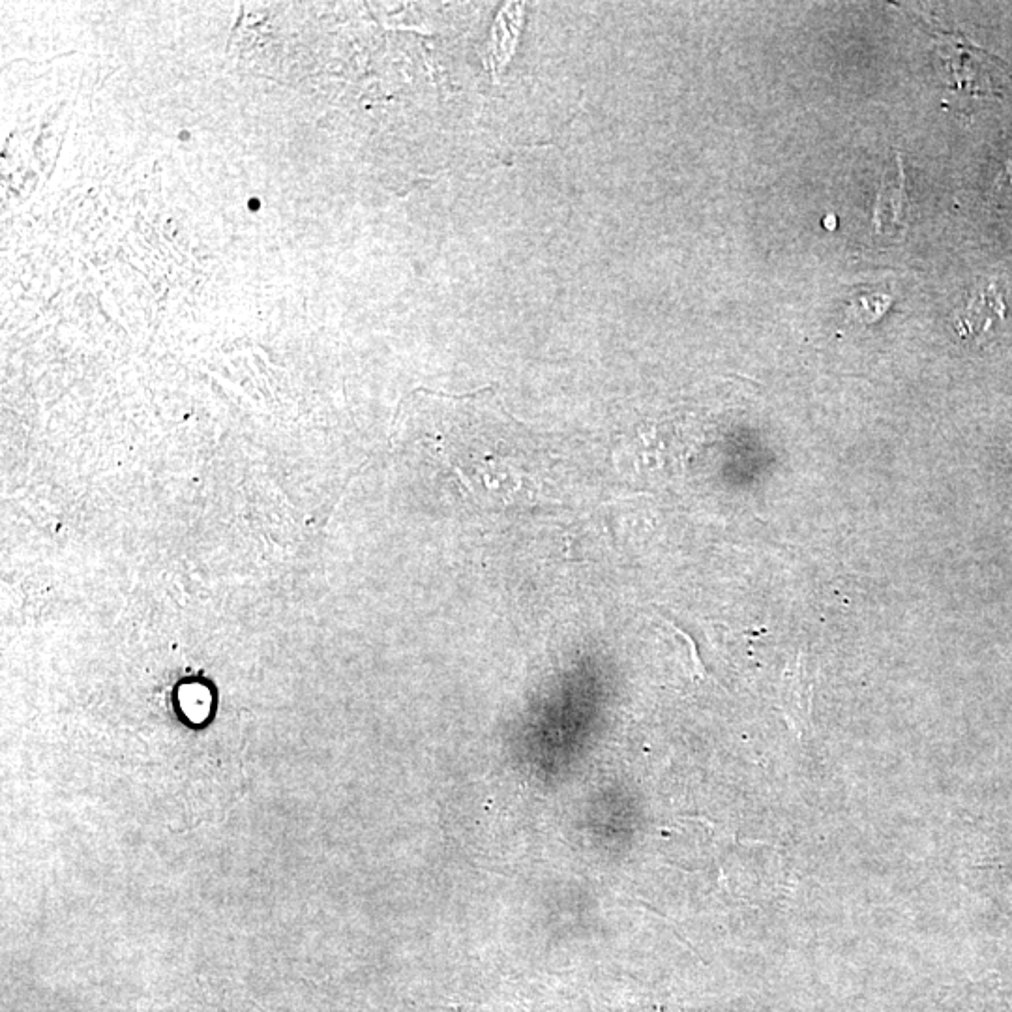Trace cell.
Returning <instances> with one entry per match:
<instances>
[{"label": "cell", "mask_w": 1012, "mask_h": 1012, "mask_svg": "<svg viewBox=\"0 0 1012 1012\" xmlns=\"http://www.w3.org/2000/svg\"><path fill=\"white\" fill-rule=\"evenodd\" d=\"M812 690L814 685L806 668V658L804 655L791 658L778 688V705L791 730L799 737L812 726Z\"/></svg>", "instance_id": "2"}, {"label": "cell", "mask_w": 1012, "mask_h": 1012, "mask_svg": "<svg viewBox=\"0 0 1012 1012\" xmlns=\"http://www.w3.org/2000/svg\"><path fill=\"white\" fill-rule=\"evenodd\" d=\"M1012 327V283L992 280L971 291L956 328L964 338H984Z\"/></svg>", "instance_id": "1"}, {"label": "cell", "mask_w": 1012, "mask_h": 1012, "mask_svg": "<svg viewBox=\"0 0 1012 1012\" xmlns=\"http://www.w3.org/2000/svg\"><path fill=\"white\" fill-rule=\"evenodd\" d=\"M906 203H908V197H906V190H904V173H902V162H900L898 175L893 180L887 177L879 190L876 210H874V222L885 224L887 212L891 209L893 210V222L898 224L902 220V209Z\"/></svg>", "instance_id": "3"}, {"label": "cell", "mask_w": 1012, "mask_h": 1012, "mask_svg": "<svg viewBox=\"0 0 1012 1012\" xmlns=\"http://www.w3.org/2000/svg\"><path fill=\"white\" fill-rule=\"evenodd\" d=\"M891 304V297L885 295H864L851 304L853 317H859L863 321H876L883 313L887 312Z\"/></svg>", "instance_id": "4"}]
</instances>
